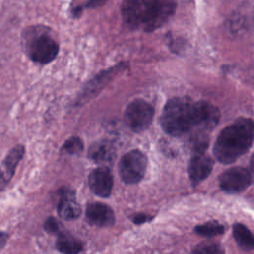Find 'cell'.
Instances as JSON below:
<instances>
[{"mask_svg":"<svg viewBox=\"0 0 254 254\" xmlns=\"http://www.w3.org/2000/svg\"><path fill=\"white\" fill-rule=\"evenodd\" d=\"M220 112L206 101H193L190 97L170 99L161 115V126L170 136H208L217 125Z\"/></svg>","mask_w":254,"mask_h":254,"instance_id":"6da1fadb","label":"cell"},{"mask_svg":"<svg viewBox=\"0 0 254 254\" xmlns=\"http://www.w3.org/2000/svg\"><path fill=\"white\" fill-rule=\"evenodd\" d=\"M175 9V0H126L121 14L130 28L153 32L169 21Z\"/></svg>","mask_w":254,"mask_h":254,"instance_id":"7a4b0ae2","label":"cell"},{"mask_svg":"<svg viewBox=\"0 0 254 254\" xmlns=\"http://www.w3.org/2000/svg\"><path fill=\"white\" fill-rule=\"evenodd\" d=\"M253 131L252 119L244 117L223 128L213 146L216 160L222 164H230L244 155L252 146Z\"/></svg>","mask_w":254,"mask_h":254,"instance_id":"3957f363","label":"cell"},{"mask_svg":"<svg viewBox=\"0 0 254 254\" xmlns=\"http://www.w3.org/2000/svg\"><path fill=\"white\" fill-rule=\"evenodd\" d=\"M25 46L30 59L42 64L51 63L59 53V44L44 28H34L29 31Z\"/></svg>","mask_w":254,"mask_h":254,"instance_id":"277c9868","label":"cell"},{"mask_svg":"<svg viewBox=\"0 0 254 254\" xmlns=\"http://www.w3.org/2000/svg\"><path fill=\"white\" fill-rule=\"evenodd\" d=\"M148 160L140 150H131L122 156L118 165L121 180L128 185L138 184L145 175Z\"/></svg>","mask_w":254,"mask_h":254,"instance_id":"5b68a950","label":"cell"},{"mask_svg":"<svg viewBox=\"0 0 254 254\" xmlns=\"http://www.w3.org/2000/svg\"><path fill=\"white\" fill-rule=\"evenodd\" d=\"M154 107L143 99H135L128 104L124 113L125 124L134 132L146 130L154 118Z\"/></svg>","mask_w":254,"mask_h":254,"instance_id":"8992f818","label":"cell"},{"mask_svg":"<svg viewBox=\"0 0 254 254\" xmlns=\"http://www.w3.org/2000/svg\"><path fill=\"white\" fill-rule=\"evenodd\" d=\"M220 189L227 193H239L252 184V173L243 167H233L224 171L218 179Z\"/></svg>","mask_w":254,"mask_h":254,"instance_id":"52a82bcc","label":"cell"},{"mask_svg":"<svg viewBox=\"0 0 254 254\" xmlns=\"http://www.w3.org/2000/svg\"><path fill=\"white\" fill-rule=\"evenodd\" d=\"M213 159L204 153H194L189 161L188 174L193 187L204 181L212 171Z\"/></svg>","mask_w":254,"mask_h":254,"instance_id":"ba28073f","label":"cell"},{"mask_svg":"<svg viewBox=\"0 0 254 254\" xmlns=\"http://www.w3.org/2000/svg\"><path fill=\"white\" fill-rule=\"evenodd\" d=\"M90 190L97 196L108 197L113 188V176L108 167H98L91 171L88 177Z\"/></svg>","mask_w":254,"mask_h":254,"instance_id":"9c48e42d","label":"cell"},{"mask_svg":"<svg viewBox=\"0 0 254 254\" xmlns=\"http://www.w3.org/2000/svg\"><path fill=\"white\" fill-rule=\"evenodd\" d=\"M60 199L58 202V213L64 220L76 219L81 212L80 205L76 200L75 190L69 187L59 190Z\"/></svg>","mask_w":254,"mask_h":254,"instance_id":"30bf717a","label":"cell"},{"mask_svg":"<svg viewBox=\"0 0 254 254\" xmlns=\"http://www.w3.org/2000/svg\"><path fill=\"white\" fill-rule=\"evenodd\" d=\"M85 216L90 224L99 227L111 226L115 221V215L111 207L102 202H91L87 204Z\"/></svg>","mask_w":254,"mask_h":254,"instance_id":"8fae6325","label":"cell"},{"mask_svg":"<svg viewBox=\"0 0 254 254\" xmlns=\"http://www.w3.org/2000/svg\"><path fill=\"white\" fill-rule=\"evenodd\" d=\"M24 147L18 145L14 147L4 159L0 166V191L3 190L11 181L16 167L24 155Z\"/></svg>","mask_w":254,"mask_h":254,"instance_id":"7c38bea8","label":"cell"},{"mask_svg":"<svg viewBox=\"0 0 254 254\" xmlns=\"http://www.w3.org/2000/svg\"><path fill=\"white\" fill-rule=\"evenodd\" d=\"M88 157L97 164L111 163L116 157V149L110 141L99 140L89 147Z\"/></svg>","mask_w":254,"mask_h":254,"instance_id":"4fadbf2b","label":"cell"},{"mask_svg":"<svg viewBox=\"0 0 254 254\" xmlns=\"http://www.w3.org/2000/svg\"><path fill=\"white\" fill-rule=\"evenodd\" d=\"M56 247L63 254H78L83 249V244L69 232L61 231L58 233Z\"/></svg>","mask_w":254,"mask_h":254,"instance_id":"5bb4252c","label":"cell"},{"mask_svg":"<svg viewBox=\"0 0 254 254\" xmlns=\"http://www.w3.org/2000/svg\"><path fill=\"white\" fill-rule=\"evenodd\" d=\"M233 237L237 245L244 250H252L254 247V238L252 232L243 224L235 223L233 225Z\"/></svg>","mask_w":254,"mask_h":254,"instance_id":"9a60e30c","label":"cell"},{"mask_svg":"<svg viewBox=\"0 0 254 254\" xmlns=\"http://www.w3.org/2000/svg\"><path fill=\"white\" fill-rule=\"evenodd\" d=\"M225 231L224 226L218 221H208L203 224L197 225L194 227V232L202 237L210 238L223 234Z\"/></svg>","mask_w":254,"mask_h":254,"instance_id":"2e32d148","label":"cell"},{"mask_svg":"<svg viewBox=\"0 0 254 254\" xmlns=\"http://www.w3.org/2000/svg\"><path fill=\"white\" fill-rule=\"evenodd\" d=\"M190 254H225L223 247L215 241H203L198 243Z\"/></svg>","mask_w":254,"mask_h":254,"instance_id":"e0dca14e","label":"cell"},{"mask_svg":"<svg viewBox=\"0 0 254 254\" xmlns=\"http://www.w3.org/2000/svg\"><path fill=\"white\" fill-rule=\"evenodd\" d=\"M62 150L69 155H78L83 151V142L79 137H70L64 142Z\"/></svg>","mask_w":254,"mask_h":254,"instance_id":"ac0fdd59","label":"cell"},{"mask_svg":"<svg viewBox=\"0 0 254 254\" xmlns=\"http://www.w3.org/2000/svg\"><path fill=\"white\" fill-rule=\"evenodd\" d=\"M44 228L47 232L49 233H52V234H58L60 233V224L58 222V220L51 216V217H48L46 219V221L44 222Z\"/></svg>","mask_w":254,"mask_h":254,"instance_id":"d6986e66","label":"cell"},{"mask_svg":"<svg viewBox=\"0 0 254 254\" xmlns=\"http://www.w3.org/2000/svg\"><path fill=\"white\" fill-rule=\"evenodd\" d=\"M132 221L133 223L135 224H143L147 221H150L153 219V216L149 215V214H146V213H136L132 216Z\"/></svg>","mask_w":254,"mask_h":254,"instance_id":"ffe728a7","label":"cell"},{"mask_svg":"<svg viewBox=\"0 0 254 254\" xmlns=\"http://www.w3.org/2000/svg\"><path fill=\"white\" fill-rule=\"evenodd\" d=\"M106 0H89L85 5L84 7L85 8H95L99 5H102Z\"/></svg>","mask_w":254,"mask_h":254,"instance_id":"44dd1931","label":"cell"},{"mask_svg":"<svg viewBox=\"0 0 254 254\" xmlns=\"http://www.w3.org/2000/svg\"><path fill=\"white\" fill-rule=\"evenodd\" d=\"M6 240H7V235L5 233H0V248L4 246Z\"/></svg>","mask_w":254,"mask_h":254,"instance_id":"7402d4cb","label":"cell"}]
</instances>
